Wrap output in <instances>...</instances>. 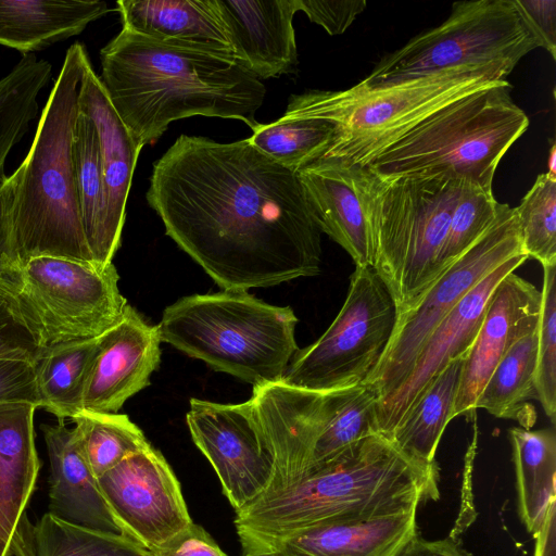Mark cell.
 Segmentation results:
<instances>
[{
    "mask_svg": "<svg viewBox=\"0 0 556 556\" xmlns=\"http://www.w3.org/2000/svg\"><path fill=\"white\" fill-rule=\"evenodd\" d=\"M149 205L166 235L223 290L320 271V230L296 173L249 139L179 136L154 163Z\"/></svg>",
    "mask_w": 556,
    "mask_h": 556,
    "instance_id": "1",
    "label": "cell"
},
{
    "mask_svg": "<svg viewBox=\"0 0 556 556\" xmlns=\"http://www.w3.org/2000/svg\"><path fill=\"white\" fill-rule=\"evenodd\" d=\"M100 80L143 148L170 123L195 115L238 119L253 131L266 88L237 61L163 43L127 29L100 51Z\"/></svg>",
    "mask_w": 556,
    "mask_h": 556,
    "instance_id": "2",
    "label": "cell"
},
{
    "mask_svg": "<svg viewBox=\"0 0 556 556\" xmlns=\"http://www.w3.org/2000/svg\"><path fill=\"white\" fill-rule=\"evenodd\" d=\"M437 462L425 464L376 433L296 483L264 494L235 510L247 553H268L288 535L330 522L371 519L406 511L439 498Z\"/></svg>",
    "mask_w": 556,
    "mask_h": 556,
    "instance_id": "3",
    "label": "cell"
},
{
    "mask_svg": "<svg viewBox=\"0 0 556 556\" xmlns=\"http://www.w3.org/2000/svg\"><path fill=\"white\" fill-rule=\"evenodd\" d=\"M87 56L79 42L67 49L29 152L17 168L13 225L23 266L38 256L94 264L83 228L73 151Z\"/></svg>",
    "mask_w": 556,
    "mask_h": 556,
    "instance_id": "4",
    "label": "cell"
},
{
    "mask_svg": "<svg viewBox=\"0 0 556 556\" xmlns=\"http://www.w3.org/2000/svg\"><path fill=\"white\" fill-rule=\"evenodd\" d=\"M510 90L505 80L452 101L358 166L382 179L447 178L492 192L501 159L529 126Z\"/></svg>",
    "mask_w": 556,
    "mask_h": 556,
    "instance_id": "5",
    "label": "cell"
},
{
    "mask_svg": "<svg viewBox=\"0 0 556 556\" xmlns=\"http://www.w3.org/2000/svg\"><path fill=\"white\" fill-rule=\"evenodd\" d=\"M298 318L289 306L247 291L184 296L156 325L162 342L252 386L280 382L295 353Z\"/></svg>",
    "mask_w": 556,
    "mask_h": 556,
    "instance_id": "6",
    "label": "cell"
},
{
    "mask_svg": "<svg viewBox=\"0 0 556 556\" xmlns=\"http://www.w3.org/2000/svg\"><path fill=\"white\" fill-rule=\"evenodd\" d=\"M514 68L495 62L459 66L372 89L357 84L342 91L311 90L292 94L288 108L334 126L333 139L318 160L338 159L359 165L426 115L505 81Z\"/></svg>",
    "mask_w": 556,
    "mask_h": 556,
    "instance_id": "7",
    "label": "cell"
},
{
    "mask_svg": "<svg viewBox=\"0 0 556 556\" xmlns=\"http://www.w3.org/2000/svg\"><path fill=\"white\" fill-rule=\"evenodd\" d=\"M378 400L368 383L333 390H307L281 381L253 386L248 402L273 460L271 479L261 495L296 483L356 442L379 433Z\"/></svg>",
    "mask_w": 556,
    "mask_h": 556,
    "instance_id": "8",
    "label": "cell"
},
{
    "mask_svg": "<svg viewBox=\"0 0 556 556\" xmlns=\"http://www.w3.org/2000/svg\"><path fill=\"white\" fill-rule=\"evenodd\" d=\"M361 168L371 267L399 313L412 306L441 276L442 250L464 181L382 179Z\"/></svg>",
    "mask_w": 556,
    "mask_h": 556,
    "instance_id": "9",
    "label": "cell"
},
{
    "mask_svg": "<svg viewBox=\"0 0 556 556\" xmlns=\"http://www.w3.org/2000/svg\"><path fill=\"white\" fill-rule=\"evenodd\" d=\"M538 47L514 0L455 2L446 21L388 54L358 85L372 89L466 65L516 66Z\"/></svg>",
    "mask_w": 556,
    "mask_h": 556,
    "instance_id": "10",
    "label": "cell"
},
{
    "mask_svg": "<svg viewBox=\"0 0 556 556\" xmlns=\"http://www.w3.org/2000/svg\"><path fill=\"white\" fill-rule=\"evenodd\" d=\"M396 306L370 266H356L345 301L329 328L292 357L281 382L307 390L365 383L391 339Z\"/></svg>",
    "mask_w": 556,
    "mask_h": 556,
    "instance_id": "11",
    "label": "cell"
},
{
    "mask_svg": "<svg viewBox=\"0 0 556 556\" xmlns=\"http://www.w3.org/2000/svg\"><path fill=\"white\" fill-rule=\"evenodd\" d=\"M525 254L514 208L503 204L493 224L407 309L396 313L389 344L365 383L372 386L380 402L409 375L426 340L483 278L513 256Z\"/></svg>",
    "mask_w": 556,
    "mask_h": 556,
    "instance_id": "12",
    "label": "cell"
},
{
    "mask_svg": "<svg viewBox=\"0 0 556 556\" xmlns=\"http://www.w3.org/2000/svg\"><path fill=\"white\" fill-rule=\"evenodd\" d=\"M108 266L38 256L23 266L18 298L38 325L43 349L98 338L122 317L127 300Z\"/></svg>",
    "mask_w": 556,
    "mask_h": 556,
    "instance_id": "13",
    "label": "cell"
},
{
    "mask_svg": "<svg viewBox=\"0 0 556 556\" xmlns=\"http://www.w3.org/2000/svg\"><path fill=\"white\" fill-rule=\"evenodd\" d=\"M98 483L123 535L150 552L192 522L180 482L151 443L100 476Z\"/></svg>",
    "mask_w": 556,
    "mask_h": 556,
    "instance_id": "14",
    "label": "cell"
},
{
    "mask_svg": "<svg viewBox=\"0 0 556 556\" xmlns=\"http://www.w3.org/2000/svg\"><path fill=\"white\" fill-rule=\"evenodd\" d=\"M186 422L233 510L264 492L273 476V460L255 428L248 401L220 404L191 399Z\"/></svg>",
    "mask_w": 556,
    "mask_h": 556,
    "instance_id": "15",
    "label": "cell"
},
{
    "mask_svg": "<svg viewBox=\"0 0 556 556\" xmlns=\"http://www.w3.org/2000/svg\"><path fill=\"white\" fill-rule=\"evenodd\" d=\"M527 260L526 254L507 260L475 286L441 320L420 349L404 382L377 403L376 421L380 434L389 439L437 375L450 362L466 356L494 289L507 274Z\"/></svg>",
    "mask_w": 556,
    "mask_h": 556,
    "instance_id": "16",
    "label": "cell"
},
{
    "mask_svg": "<svg viewBox=\"0 0 556 556\" xmlns=\"http://www.w3.org/2000/svg\"><path fill=\"white\" fill-rule=\"evenodd\" d=\"M540 313L541 291L531 282L514 271L498 282L464 358L453 418L477 415L475 404L490 375L520 338L536 330Z\"/></svg>",
    "mask_w": 556,
    "mask_h": 556,
    "instance_id": "17",
    "label": "cell"
},
{
    "mask_svg": "<svg viewBox=\"0 0 556 556\" xmlns=\"http://www.w3.org/2000/svg\"><path fill=\"white\" fill-rule=\"evenodd\" d=\"M161 342L157 327L127 304L118 321L100 336L83 412L115 414L148 387L161 362Z\"/></svg>",
    "mask_w": 556,
    "mask_h": 556,
    "instance_id": "18",
    "label": "cell"
},
{
    "mask_svg": "<svg viewBox=\"0 0 556 556\" xmlns=\"http://www.w3.org/2000/svg\"><path fill=\"white\" fill-rule=\"evenodd\" d=\"M37 408L27 402L0 403V556H21L29 538L27 507L40 469Z\"/></svg>",
    "mask_w": 556,
    "mask_h": 556,
    "instance_id": "19",
    "label": "cell"
},
{
    "mask_svg": "<svg viewBox=\"0 0 556 556\" xmlns=\"http://www.w3.org/2000/svg\"><path fill=\"white\" fill-rule=\"evenodd\" d=\"M236 61L260 80L293 71L295 0H214Z\"/></svg>",
    "mask_w": 556,
    "mask_h": 556,
    "instance_id": "20",
    "label": "cell"
},
{
    "mask_svg": "<svg viewBox=\"0 0 556 556\" xmlns=\"http://www.w3.org/2000/svg\"><path fill=\"white\" fill-rule=\"evenodd\" d=\"M298 175L320 232L341 245L356 266L371 267L361 166L325 159L309 164Z\"/></svg>",
    "mask_w": 556,
    "mask_h": 556,
    "instance_id": "21",
    "label": "cell"
},
{
    "mask_svg": "<svg viewBox=\"0 0 556 556\" xmlns=\"http://www.w3.org/2000/svg\"><path fill=\"white\" fill-rule=\"evenodd\" d=\"M47 445L49 475L48 513L71 525L123 534L84 454L75 428L64 420L41 425Z\"/></svg>",
    "mask_w": 556,
    "mask_h": 556,
    "instance_id": "22",
    "label": "cell"
},
{
    "mask_svg": "<svg viewBox=\"0 0 556 556\" xmlns=\"http://www.w3.org/2000/svg\"><path fill=\"white\" fill-rule=\"evenodd\" d=\"M79 110L94 124L108 195L109 232L118 250L126 218V203L142 149L116 113L87 56L79 86Z\"/></svg>",
    "mask_w": 556,
    "mask_h": 556,
    "instance_id": "23",
    "label": "cell"
},
{
    "mask_svg": "<svg viewBox=\"0 0 556 556\" xmlns=\"http://www.w3.org/2000/svg\"><path fill=\"white\" fill-rule=\"evenodd\" d=\"M116 5L124 29L236 61L214 0H118Z\"/></svg>",
    "mask_w": 556,
    "mask_h": 556,
    "instance_id": "24",
    "label": "cell"
},
{
    "mask_svg": "<svg viewBox=\"0 0 556 556\" xmlns=\"http://www.w3.org/2000/svg\"><path fill=\"white\" fill-rule=\"evenodd\" d=\"M417 509L318 525L288 535L270 552L277 556H397L418 534Z\"/></svg>",
    "mask_w": 556,
    "mask_h": 556,
    "instance_id": "25",
    "label": "cell"
},
{
    "mask_svg": "<svg viewBox=\"0 0 556 556\" xmlns=\"http://www.w3.org/2000/svg\"><path fill=\"white\" fill-rule=\"evenodd\" d=\"M109 11L101 0H0V46L29 54L80 34Z\"/></svg>",
    "mask_w": 556,
    "mask_h": 556,
    "instance_id": "26",
    "label": "cell"
},
{
    "mask_svg": "<svg viewBox=\"0 0 556 556\" xmlns=\"http://www.w3.org/2000/svg\"><path fill=\"white\" fill-rule=\"evenodd\" d=\"M516 471L518 510L527 530L535 535L556 502V433L554 428L509 430Z\"/></svg>",
    "mask_w": 556,
    "mask_h": 556,
    "instance_id": "27",
    "label": "cell"
},
{
    "mask_svg": "<svg viewBox=\"0 0 556 556\" xmlns=\"http://www.w3.org/2000/svg\"><path fill=\"white\" fill-rule=\"evenodd\" d=\"M73 151L85 238L93 263L104 267L112 263L117 249L109 232L98 134L91 118L80 110L74 128Z\"/></svg>",
    "mask_w": 556,
    "mask_h": 556,
    "instance_id": "28",
    "label": "cell"
},
{
    "mask_svg": "<svg viewBox=\"0 0 556 556\" xmlns=\"http://www.w3.org/2000/svg\"><path fill=\"white\" fill-rule=\"evenodd\" d=\"M100 337L45 348L35 362L40 408L58 420L83 412L88 377L99 349Z\"/></svg>",
    "mask_w": 556,
    "mask_h": 556,
    "instance_id": "29",
    "label": "cell"
},
{
    "mask_svg": "<svg viewBox=\"0 0 556 556\" xmlns=\"http://www.w3.org/2000/svg\"><path fill=\"white\" fill-rule=\"evenodd\" d=\"M464 358H455L437 375L391 433L389 439L410 458L435 463L437 447L453 419Z\"/></svg>",
    "mask_w": 556,
    "mask_h": 556,
    "instance_id": "30",
    "label": "cell"
},
{
    "mask_svg": "<svg viewBox=\"0 0 556 556\" xmlns=\"http://www.w3.org/2000/svg\"><path fill=\"white\" fill-rule=\"evenodd\" d=\"M334 126L323 118L287 108L270 124H260L250 142L294 173L317 161L329 148Z\"/></svg>",
    "mask_w": 556,
    "mask_h": 556,
    "instance_id": "31",
    "label": "cell"
},
{
    "mask_svg": "<svg viewBox=\"0 0 556 556\" xmlns=\"http://www.w3.org/2000/svg\"><path fill=\"white\" fill-rule=\"evenodd\" d=\"M48 61L25 54L0 78V181L11 149L27 132L38 112V96L51 79Z\"/></svg>",
    "mask_w": 556,
    "mask_h": 556,
    "instance_id": "32",
    "label": "cell"
},
{
    "mask_svg": "<svg viewBox=\"0 0 556 556\" xmlns=\"http://www.w3.org/2000/svg\"><path fill=\"white\" fill-rule=\"evenodd\" d=\"M536 330L520 338L502 357L482 388L475 407L497 418L522 420V404L536 400Z\"/></svg>",
    "mask_w": 556,
    "mask_h": 556,
    "instance_id": "33",
    "label": "cell"
},
{
    "mask_svg": "<svg viewBox=\"0 0 556 556\" xmlns=\"http://www.w3.org/2000/svg\"><path fill=\"white\" fill-rule=\"evenodd\" d=\"M21 556H152L138 542L123 535L91 530L46 513L31 525Z\"/></svg>",
    "mask_w": 556,
    "mask_h": 556,
    "instance_id": "34",
    "label": "cell"
},
{
    "mask_svg": "<svg viewBox=\"0 0 556 556\" xmlns=\"http://www.w3.org/2000/svg\"><path fill=\"white\" fill-rule=\"evenodd\" d=\"M72 421L97 478L150 444L127 415L81 412Z\"/></svg>",
    "mask_w": 556,
    "mask_h": 556,
    "instance_id": "35",
    "label": "cell"
},
{
    "mask_svg": "<svg viewBox=\"0 0 556 556\" xmlns=\"http://www.w3.org/2000/svg\"><path fill=\"white\" fill-rule=\"evenodd\" d=\"M514 211L523 253L542 267L556 265V176L540 174Z\"/></svg>",
    "mask_w": 556,
    "mask_h": 556,
    "instance_id": "36",
    "label": "cell"
},
{
    "mask_svg": "<svg viewBox=\"0 0 556 556\" xmlns=\"http://www.w3.org/2000/svg\"><path fill=\"white\" fill-rule=\"evenodd\" d=\"M501 206L493 192L463 182L442 250L441 276L493 224Z\"/></svg>",
    "mask_w": 556,
    "mask_h": 556,
    "instance_id": "37",
    "label": "cell"
},
{
    "mask_svg": "<svg viewBox=\"0 0 556 556\" xmlns=\"http://www.w3.org/2000/svg\"><path fill=\"white\" fill-rule=\"evenodd\" d=\"M536 400L554 425L556 421V265L543 267L541 313L538 324Z\"/></svg>",
    "mask_w": 556,
    "mask_h": 556,
    "instance_id": "38",
    "label": "cell"
},
{
    "mask_svg": "<svg viewBox=\"0 0 556 556\" xmlns=\"http://www.w3.org/2000/svg\"><path fill=\"white\" fill-rule=\"evenodd\" d=\"M43 350L38 325L17 294L0 288V359L35 364Z\"/></svg>",
    "mask_w": 556,
    "mask_h": 556,
    "instance_id": "39",
    "label": "cell"
},
{
    "mask_svg": "<svg viewBox=\"0 0 556 556\" xmlns=\"http://www.w3.org/2000/svg\"><path fill=\"white\" fill-rule=\"evenodd\" d=\"M18 169L0 181V288L18 295L23 285V264L18 256L13 225Z\"/></svg>",
    "mask_w": 556,
    "mask_h": 556,
    "instance_id": "40",
    "label": "cell"
},
{
    "mask_svg": "<svg viewBox=\"0 0 556 556\" xmlns=\"http://www.w3.org/2000/svg\"><path fill=\"white\" fill-rule=\"evenodd\" d=\"M295 2L298 11L304 12L311 22L320 25L331 36L344 33L367 4L365 0H295Z\"/></svg>",
    "mask_w": 556,
    "mask_h": 556,
    "instance_id": "41",
    "label": "cell"
},
{
    "mask_svg": "<svg viewBox=\"0 0 556 556\" xmlns=\"http://www.w3.org/2000/svg\"><path fill=\"white\" fill-rule=\"evenodd\" d=\"M4 402H27L40 408L33 363L0 359V403Z\"/></svg>",
    "mask_w": 556,
    "mask_h": 556,
    "instance_id": "42",
    "label": "cell"
},
{
    "mask_svg": "<svg viewBox=\"0 0 556 556\" xmlns=\"http://www.w3.org/2000/svg\"><path fill=\"white\" fill-rule=\"evenodd\" d=\"M152 556H227L213 536L193 521L163 545L151 551Z\"/></svg>",
    "mask_w": 556,
    "mask_h": 556,
    "instance_id": "43",
    "label": "cell"
},
{
    "mask_svg": "<svg viewBox=\"0 0 556 556\" xmlns=\"http://www.w3.org/2000/svg\"><path fill=\"white\" fill-rule=\"evenodd\" d=\"M526 23L539 39L541 47L556 59V1L514 0Z\"/></svg>",
    "mask_w": 556,
    "mask_h": 556,
    "instance_id": "44",
    "label": "cell"
},
{
    "mask_svg": "<svg viewBox=\"0 0 556 556\" xmlns=\"http://www.w3.org/2000/svg\"><path fill=\"white\" fill-rule=\"evenodd\" d=\"M397 556H469L451 539L428 541L418 534Z\"/></svg>",
    "mask_w": 556,
    "mask_h": 556,
    "instance_id": "45",
    "label": "cell"
},
{
    "mask_svg": "<svg viewBox=\"0 0 556 556\" xmlns=\"http://www.w3.org/2000/svg\"><path fill=\"white\" fill-rule=\"evenodd\" d=\"M555 505L552 504L544 520V523L540 531L535 534L536 536V548L534 556H555L556 555V543H555Z\"/></svg>",
    "mask_w": 556,
    "mask_h": 556,
    "instance_id": "46",
    "label": "cell"
},
{
    "mask_svg": "<svg viewBox=\"0 0 556 556\" xmlns=\"http://www.w3.org/2000/svg\"><path fill=\"white\" fill-rule=\"evenodd\" d=\"M547 173L551 175L556 176V146L553 144L551 147L549 153H548V160H547Z\"/></svg>",
    "mask_w": 556,
    "mask_h": 556,
    "instance_id": "47",
    "label": "cell"
},
{
    "mask_svg": "<svg viewBox=\"0 0 556 556\" xmlns=\"http://www.w3.org/2000/svg\"><path fill=\"white\" fill-rule=\"evenodd\" d=\"M243 556H277L274 552L269 553H247Z\"/></svg>",
    "mask_w": 556,
    "mask_h": 556,
    "instance_id": "48",
    "label": "cell"
}]
</instances>
